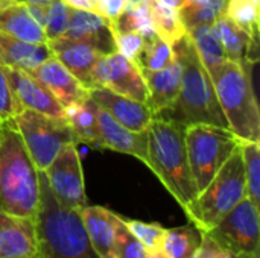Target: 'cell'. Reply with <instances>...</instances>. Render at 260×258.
Wrapping results in <instances>:
<instances>
[{
	"instance_id": "6da1fadb",
	"label": "cell",
	"mask_w": 260,
	"mask_h": 258,
	"mask_svg": "<svg viewBox=\"0 0 260 258\" xmlns=\"http://www.w3.org/2000/svg\"><path fill=\"white\" fill-rule=\"evenodd\" d=\"M172 49L181 64L180 93L175 103L155 117L172 120L183 126L207 123L229 129L210 73L201 62L189 33H186Z\"/></svg>"
},
{
	"instance_id": "7a4b0ae2",
	"label": "cell",
	"mask_w": 260,
	"mask_h": 258,
	"mask_svg": "<svg viewBox=\"0 0 260 258\" xmlns=\"http://www.w3.org/2000/svg\"><path fill=\"white\" fill-rule=\"evenodd\" d=\"M40 170L29 157L15 122L0 125V208L35 219Z\"/></svg>"
},
{
	"instance_id": "3957f363",
	"label": "cell",
	"mask_w": 260,
	"mask_h": 258,
	"mask_svg": "<svg viewBox=\"0 0 260 258\" xmlns=\"http://www.w3.org/2000/svg\"><path fill=\"white\" fill-rule=\"evenodd\" d=\"M37 258H101L91 246L79 211L62 207L40 172V205L35 216Z\"/></svg>"
},
{
	"instance_id": "277c9868",
	"label": "cell",
	"mask_w": 260,
	"mask_h": 258,
	"mask_svg": "<svg viewBox=\"0 0 260 258\" xmlns=\"http://www.w3.org/2000/svg\"><path fill=\"white\" fill-rule=\"evenodd\" d=\"M184 128L177 122L154 117L146 129V166L155 173L181 208H186L198 196L187 161Z\"/></svg>"
},
{
	"instance_id": "5b68a950",
	"label": "cell",
	"mask_w": 260,
	"mask_h": 258,
	"mask_svg": "<svg viewBox=\"0 0 260 258\" xmlns=\"http://www.w3.org/2000/svg\"><path fill=\"white\" fill-rule=\"evenodd\" d=\"M248 65L227 59L210 73L229 129L242 141H260V111Z\"/></svg>"
},
{
	"instance_id": "8992f818",
	"label": "cell",
	"mask_w": 260,
	"mask_h": 258,
	"mask_svg": "<svg viewBox=\"0 0 260 258\" xmlns=\"http://www.w3.org/2000/svg\"><path fill=\"white\" fill-rule=\"evenodd\" d=\"M244 198H247V186L239 146L212 178V181L183 210L190 224L206 233Z\"/></svg>"
},
{
	"instance_id": "52a82bcc",
	"label": "cell",
	"mask_w": 260,
	"mask_h": 258,
	"mask_svg": "<svg viewBox=\"0 0 260 258\" xmlns=\"http://www.w3.org/2000/svg\"><path fill=\"white\" fill-rule=\"evenodd\" d=\"M184 141L190 173L198 193L242 143L230 129L207 123L186 126Z\"/></svg>"
},
{
	"instance_id": "ba28073f",
	"label": "cell",
	"mask_w": 260,
	"mask_h": 258,
	"mask_svg": "<svg viewBox=\"0 0 260 258\" xmlns=\"http://www.w3.org/2000/svg\"><path fill=\"white\" fill-rule=\"evenodd\" d=\"M15 126L40 172L47 169L66 144L78 143L66 119L49 117L32 109H23L15 119Z\"/></svg>"
},
{
	"instance_id": "9c48e42d",
	"label": "cell",
	"mask_w": 260,
	"mask_h": 258,
	"mask_svg": "<svg viewBox=\"0 0 260 258\" xmlns=\"http://www.w3.org/2000/svg\"><path fill=\"white\" fill-rule=\"evenodd\" d=\"M204 234L230 257L260 258L259 208L248 198H244Z\"/></svg>"
},
{
	"instance_id": "30bf717a",
	"label": "cell",
	"mask_w": 260,
	"mask_h": 258,
	"mask_svg": "<svg viewBox=\"0 0 260 258\" xmlns=\"http://www.w3.org/2000/svg\"><path fill=\"white\" fill-rule=\"evenodd\" d=\"M43 173L55 199L62 207L81 211L88 205L81 157L75 143L66 144Z\"/></svg>"
},
{
	"instance_id": "8fae6325",
	"label": "cell",
	"mask_w": 260,
	"mask_h": 258,
	"mask_svg": "<svg viewBox=\"0 0 260 258\" xmlns=\"http://www.w3.org/2000/svg\"><path fill=\"white\" fill-rule=\"evenodd\" d=\"M93 85L105 87L117 94L143 103L148 100V87L142 70L134 61L119 52L102 55L93 70Z\"/></svg>"
},
{
	"instance_id": "7c38bea8",
	"label": "cell",
	"mask_w": 260,
	"mask_h": 258,
	"mask_svg": "<svg viewBox=\"0 0 260 258\" xmlns=\"http://www.w3.org/2000/svg\"><path fill=\"white\" fill-rule=\"evenodd\" d=\"M37 251L35 219L0 208V258H35Z\"/></svg>"
},
{
	"instance_id": "4fadbf2b",
	"label": "cell",
	"mask_w": 260,
	"mask_h": 258,
	"mask_svg": "<svg viewBox=\"0 0 260 258\" xmlns=\"http://www.w3.org/2000/svg\"><path fill=\"white\" fill-rule=\"evenodd\" d=\"M5 71L17 99L20 100L24 109H32L55 119H66L64 106L30 73L21 68H9V67H5Z\"/></svg>"
},
{
	"instance_id": "5bb4252c",
	"label": "cell",
	"mask_w": 260,
	"mask_h": 258,
	"mask_svg": "<svg viewBox=\"0 0 260 258\" xmlns=\"http://www.w3.org/2000/svg\"><path fill=\"white\" fill-rule=\"evenodd\" d=\"M88 93L101 108L110 113L120 125L134 132L146 131L155 117L146 103L117 94L105 87H94L88 90Z\"/></svg>"
},
{
	"instance_id": "9a60e30c",
	"label": "cell",
	"mask_w": 260,
	"mask_h": 258,
	"mask_svg": "<svg viewBox=\"0 0 260 258\" xmlns=\"http://www.w3.org/2000/svg\"><path fill=\"white\" fill-rule=\"evenodd\" d=\"M98 144L114 152L133 155L146 164L148 161V132H134L120 125L110 113L98 105Z\"/></svg>"
},
{
	"instance_id": "2e32d148",
	"label": "cell",
	"mask_w": 260,
	"mask_h": 258,
	"mask_svg": "<svg viewBox=\"0 0 260 258\" xmlns=\"http://www.w3.org/2000/svg\"><path fill=\"white\" fill-rule=\"evenodd\" d=\"M62 36L88 44L102 55L116 52L111 24L96 12L72 8L69 26Z\"/></svg>"
},
{
	"instance_id": "e0dca14e",
	"label": "cell",
	"mask_w": 260,
	"mask_h": 258,
	"mask_svg": "<svg viewBox=\"0 0 260 258\" xmlns=\"http://www.w3.org/2000/svg\"><path fill=\"white\" fill-rule=\"evenodd\" d=\"M53 56L81 82L82 87L91 90L93 85V70L102 53L88 44L73 41L64 36L52 38L47 41Z\"/></svg>"
},
{
	"instance_id": "ac0fdd59",
	"label": "cell",
	"mask_w": 260,
	"mask_h": 258,
	"mask_svg": "<svg viewBox=\"0 0 260 258\" xmlns=\"http://www.w3.org/2000/svg\"><path fill=\"white\" fill-rule=\"evenodd\" d=\"M27 73L38 79L64 106V109L90 96L88 90L82 87L81 82L55 56L46 59Z\"/></svg>"
},
{
	"instance_id": "d6986e66",
	"label": "cell",
	"mask_w": 260,
	"mask_h": 258,
	"mask_svg": "<svg viewBox=\"0 0 260 258\" xmlns=\"http://www.w3.org/2000/svg\"><path fill=\"white\" fill-rule=\"evenodd\" d=\"M148 87L146 105L154 116H160L168 111L177 100L181 85V64L175 55V59L161 70H142Z\"/></svg>"
},
{
	"instance_id": "ffe728a7",
	"label": "cell",
	"mask_w": 260,
	"mask_h": 258,
	"mask_svg": "<svg viewBox=\"0 0 260 258\" xmlns=\"http://www.w3.org/2000/svg\"><path fill=\"white\" fill-rule=\"evenodd\" d=\"M79 214L87 237L98 255L101 258H113L120 214H116L114 211L101 205H85Z\"/></svg>"
},
{
	"instance_id": "44dd1931",
	"label": "cell",
	"mask_w": 260,
	"mask_h": 258,
	"mask_svg": "<svg viewBox=\"0 0 260 258\" xmlns=\"http://www.w3.org/2000/svg\"><path fill=\"white\" fill-rule=\"evenodd\" d=\"M218 40L221 41L229 59L251 67L259 59V43L242 27L235 24L225 14L218 17L212 24Z\"/></svg>"
},
{
	"instance_id": "7402d4cb",
	"label": "cell",
	"mask_w": 260,
	"mask_h": 258,
	"mask_svg": "<svg viewBox=\"0 0 260 258\" xmlns=\"http://www.w3.org/2000/svg\"><path fill=\"white\" fill-rule=\"evenodd\" d=\"M53 53L47 44L27 43L0 30V65L30 71Z\"/></svg>"
},
{
	"instance_id": "603a6c76",
	"label": "cell",
	"mask_w": 260,
	"mask_h": 258,
	"mask_svg": "<svg viewBox=\"0 0 260 258\" xmlns=\"http://www.w3.org/2000/svg\"><path fill=\"white\" fill-rule=\"evenodd\" d=\"M0 30L27 43L47 44L44 29L32 18L26 5L14 3L0 9Z\"/></svg>"
},
{
	"instance_id": "cb8c5ba5",
	"label": "cell",
	"mask_w": 260,
	"mask_h": 258,
	"mask_svg": "<svg viewBox=\"0 0 260 258\" xmlns=\"http://www.w3.org/2000/svg\"><path fill=\"white\" fill-rule=\"evenodd\" d=\"M66 120L70 125L76 141L98 144V103L90 96L66 108Z\"/></svg>"
},
{
	"instance_id": "d4e9b609",
	"label": "cell",
	"mask_w": 260,
	"mask_h": 258,
	"mask_svg": "<svg viewBox=\"0 0 260 258\" xmlns=\"http://www.w3.org/2000/svg\"><path fill=\"white\" fill-rule=\"evenodd\" d=\"M148 9L154 32L160 38H163L171 47H174L187 33V29L181 21L178 9L168 8L158 3L157 0H151Z\"/></svg>"
},
{
	"instance_id": "484cf974",
	"label": "cell",
	"mask_w": 260,
	"mask_h": 258,
	"mask_svg": "<svg viewBox=\"0 0 260 258\" xmlns=\"http://www.w3.org/2000/svg\"><path fill=\"white\" fill-rule=\"evenodd\" d=\"M187 33L197 49V53H198L201 62L207 68V71H212L213 68L219 67L221 64H224L229 59L212 24L197 26V27L187 30Z\"/></svg>"
},
{
	"instance_id": "4316f807",
	"label": "cell",
	"mask_w": 260,
	"mask_h": 258,
	"mask_svg": "<svg viewBox=\"0 0 260 258\" xmlns=\"http://www.w3.org/2000/svg\"><path fill=\"white\" fill-rule=\"evenodd\" d=\"M203 240V231L193 224L166 228L163 251L171 258H193Z\"/></svg>"
},
{
	"instance_id": "83f0119b",
	"label": "cell",
	"mask_w": 260,
	"mask_h": 258,
	"mask_svg": "<svg viewBox=\"0 0 260 258\" xmlns=\"http://www.w3.org/2000/svg\"><path fill=\"white\" fill-rule=\"evenodd\" d=\"M225 6L227 0H206L204 3L187 0L178 12L183 24L187 30H190L197 26L213 24V21L225 12Z\"/></svg>"
},
{
	"instance_id": "f1b7e54d",
	"label": "cell",
	"mask_w": 260,
	"mask_h": 258,
	"mask_svg": "<svg viewBox=\"0 0 260 258\" xmlns=\"http://www.w3.org/2000/svg\"><path fill=\"white\" fill-rule=\"evenodd\" d=\"M175 59L174 49L157 33L145 38V44L136 58V64L140 70H161Z\"/></svg>"
},
{
	"instance_id": "f546056e",
	"label": "cell",
	"mask_w": 260,
	"mask_h": 258,
	"mask_svg": "<svg viewBox=\"0 0 260 258\" xmlns=\"http://www.w3.org/2000/svg\"><path fill=\"white\" fill-rule=\"evenodd\" d=\"M241 154L245 172L247 198L259 208L260 205V143L242 141Z\"/></svg>"
},
{
	"instance_id": "4dcf8cb0",
	"label": "cell",
	"mask_w": 260,
	"mask_h": 258,
	"mask_svg": "<svg viewBox=\"0 0 260 258\" xmlns=\"http://www.w3.org/2000/svg\"><path fill=\"white\" fill-rule=\"evenodd\" d=\"M235 24L259 40V5L253 0H227L224 12Z\"/></svg>"
},
{
	"instance_id": "1f68e13d",
	"label": "cell",
	"mask_w": 260,
	"mask_h": 258,
	"mask_svg": "<svg viewBox=\"0 0 260 258\" xmlns=\"http://www.w3.org/2000/svg\"><path fill=\"white\" fill-rule=\"evenodd\" d=\"M113 32H137L145 38L152 36L154 27L151 23V15L148 6L142 8H125L120 17L110 23Z\"/></svg>"
},
{
	"instance_id": "d6a6232c",
	"label": "cell",
	"mask_w": 260,
	"mask_h": 258,
	"mask_svg": "<svg viewBox=\"0 0 260 258\" xmlns=\"http://www.w3.org/2000/svg\"><path fill=\"white\" fill-rule=\"evenodd\" d=\"M123 222L128 227V230L134 234V237H137L145 245L148 252L163 251V242L166 234V228L163 225L157 222H143L136 219H125V217Z\"/></svg>"
},
{
	"instance_id": "836d02e7",
	"label": "cell",
	"mask_w": 260,
	"mask_h": 258,
	"mask_svg": "<svg viewBox=\"0 0 260 258\" xmlns=\"http://www.w3.org/2000/svg\"><path fill=\"white\" fill-rule=\"evenodd\" d=\"M148 249L145 245L134 237V234L128 230L120 216V222L117 225L114 248H113V258H148Z\"/></svg>"
},
{
	"instance_id": "e575fe53",
	"label": "cell",
	"mask_w": 260,
	"mask_h": 258,
	"mask_svg": "<svg viewBox=\"0 0 260 258\" xmlns=\"http://www.w3.org/2000/svg\"><path fill=\"white\" fill-rule=\"evenodd\" d=\"M70 11H72V8L69 5H66L62 0H55L47 5L46 18H44V24H43L47 41L64 35V32L69 26Z\"/></svg>"
},
{
	"instance_id": "d590c367",
	"label": "cell",
	"mask_w": 260,
	"mask_h": 258,
	"mask_svg": "<svg viewBox=\"0 0 260 258\" xmlns=\"http://www.w3.org/2000/svg\"><path fill=\"white\" fill-rule=\"evenodd\" d=\"M23 109V105L20 103L11 87L5 67L0 65V125L15 122L17 116Z\"/></svg>"
},
{
	"instance_id": "8d00e7d4",
	"label": "cell",
	"mask_w": 260,
	"mask_h": 258,
	"mask_svg": "<svg viewBox=\"0 0 260 258\" xmlns=\"http://www.w3.org/2000/svg\"><path fill=\"white\" fill-rule=\"evenodd\" d=\"M113 35L116 52L126 56L131 61H136L145 44V36L137 32H113Z\"/></svg>"
},
{
	"instance_id": "74e56055",
	"label": "cell",
	"mask_w": 260,
	"mask_h": 258,
	"mask_svg": "<svg viewBox=\"0 0 260 258\" xmlns=\"http://www.w3.org/2000/svg\"><path fill=\"white\" fill-rule=\"evenodd\" d=\"M125 6L126 0H96V14L113 23L125 11Z\"/></svg>"
},
{
	"instance_id": "f35d334b",
	"label": "cell",
	"mask_w": 260,
	"mask_h": 258,
	"mask_svg": "<svg viewBox=\"0 0 260 258\" xmlns=\"http://www.w3.org/2000/svg\"><path fill=\"white\" fill-rule=\"evenodd\" d=\"M193 258H230L229 254L221 249L207 234L203 233V240L201 245L197 251V254L193 255Z\"/></svg>"
},
{
	"instance_id": "ab89813d",
	"label": "cell",
	"mask_w": 260,
	"mask_h": 258,
	"mask_svg": "<svg viewBox=\"0 0 260 258\" xmlns=\"http://www.w3.org/2000/svg\"><path fill=\"white\" fill-rule=\"evenodd\" d=\"M62 2L73 9L96 12V0H62Z\"/></svg>"
},
{
	"instance_id": "60d3db41",
	"label": "cell",
	"mask_w": 260,
	"mask_h": 258,
	"mask_svg": "<svg viewBox=\"0 0 260 258\" xmlns=\"http://www.w3.org/2000/svg\"><path fill=\"white\" fill-rule=\"evenodd\" d=\"M158 3L168 6V8H172V9H180L186 5L187 0H157Z\"/></svg>"
},
{
	"instance_id": "b9f144b4",
	"label": "cell",
	"mask_w": 260,
	"mask_h": 258,
	"mask_svg": "<svg viewBox=\"0 0 260 258\" xmlns=\"http://www.w3.org/2000/svg\"><path fill=\"white\" fill-rule=\"evenodd\" d=\"M151 0H126V6L125 8H142V6H148Z\"/></svg>"
},
{
	"instance_id": "7bdbcfd3",
	"label": "cell",
	"mask_w": 260,
	"mask_h": 258,
	"mask_svg": "<svg viewBox=\"0 0 260 258\" xmlns=\"http://www.w3.org/2000/svg\"><path fill=\"white\" fill-rule=\"evenodd\" d=\"M55 0H14V3L20 5H49Z\"/></svg>"
},
{
	"instance_id": "ee69618b",
	"label": "cell",
	"mask_w": 260,
	"mask_h": 258,
	"mask_svg": "<svg viewBox=\"0 0 260 258\" xmlns=\"http://www.w3.org/2000/svg\"><path fill=\"white\" fill-rule=\"evenodd\" d=\"M148 258H171L165 251H157V252H149Z\"/></svg>"
},
{
	"instance_id": "f6af8a7d",
	"label": "cell",
	"mask_w": 260,
	"mask_h": 258,
	"mask_svg": "<svg viewBox=\"0 0 260 258\" xmlns=\"http://www.w3.org/2000/svg\"><path fill=\"white\" fill-rule=\"evenodd\" d=\"M11 5H14V0H0V9H5Z\"/></svg>"
},
{
	"instance_id": "bcb514c9",
	"label": "cell",
	"mask_w": 260,
	"mask_h": 258,
	"mask_svg": "<svg viewBox=\"0 0 260 258\" xmlns=\"http://www.w3.org/2000/svg\"><path fill=\"white\" fill-rule=\"evenodd\" d=\"M253 2H254V3H257V5L260 3V0H253Z\"/></svg>"
},
{
	"instance_id": "7dc6e473",
	"label": "cell",
	"mask_w": 260,
	"mask_h": 258,
	"mask_svg": "<svg viewBox=\"0 0 260 258\" xmlns=\"http://www.w3.org/2000/svg\"><path fill=\"white\" fill-rule=\"evenodd\" d=\"M35 258H37V257H35Z\"/></svg>"
}]
</instances>
